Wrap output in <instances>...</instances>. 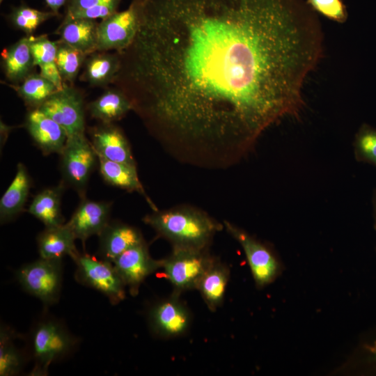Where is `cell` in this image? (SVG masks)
Here are the masks:
<instances>
[{"instance_id": "cell-3", "label": "cell", "mask_w": 376, "mask_h": 376, "mask_svg": "<svg viewBox=\"0 0 376 376\" xmlns=\"http://www.w3.org/2000/svg\"><path fill=\"white\" fill-rule=\"evenodd\" d=\"M76 338L64 324L53 318H44L31 329L29 350L34 361L31 375H46L49 366L68 356L77 345Z\"/></svg>"}, {"instance_id": "cell-24", "label": "cell", "mask_w": 376, "mask_h": 376, "mask_svg": "<svg viewBox=\"0 0 376 376\" xmlns=\"http://www.w3.org/2000/svg\"><path fill=\"white\" fill-rule=\"evenodd\" d=\"M88 109L92 118L104 123H113L123 118L132 107L127 95L119 88H108L90 102Z\"/></svg>"}, {"instance_id": "cell-19", "label": "cell", "mask_w": 376, "mask_h": 376, "mask_svg": "<svg viewBox=\"0 0 376 376\" xmlns=\"http://www.w3.org/2000/svg\"><path fill=\"white\" fill-rule=\"evenodd\" d=\"M1 67L6 79L18 84L29 76L34 68V61L29 44V36H26L4 49L1 54Z\"/></svg>"}, {"instance_id": "cell-20", "label": "cell", "mask_w": 376, "mask_h": 376, "mask_svg": "<svg viewBox=\"0 0 376 376\" xmlns=\"http://www.w3.org/2000/svg\"><path fill=\"white\" fill-rule=\"evenodd\" d=\"M75 235L66 224L45 228L37 237L40 258L62 259L70 256L72 258L79 253L75 246Z\"/></svg>"}, {"instance_id": "cell-30", "label": "cell", "mask_w": 376, "mask_h": 376, "mask_svg": "<svg viewBox=\"0 0 376 376\" xmlns=\"http://www.w3.org/2000/svg\"><path fill=\"white\" fill-rule=\"evenodd\" d=\"M29 44L35 65L55 62L58 41H52L47 36H29Z\"/></svg>"}, {"instance_id": "cell-10", "label": "cell", "mask_w": 376, "mask_h": 376, "mask_svg": "<svg viewBox=\"0 0 376 376\" xmlns=\"http://www.w3.org/2000/svg\"><path fill=\"white\" fill-rule=\"evenodd\" d=\"M139 26V14L132 1L129 8L102 19L97 25V51L119 52L133 41Z\"/></svg>"}, {"instance_id": "cell-38", "label": "cell", "mask_w": 376, "mask_h": 376, "mask_svg": "<svg viewBox=\"0 0 376 376\" xmlns=\"http://www.w3.org/2000/svg\"><path fill=\"white\" fill-rule=\"evenodd\" d=\"M374 357L376 359V351H374Z\"/></svg>"}, {"instance_id": "cell-33", "label": "cell", "mask_w": 376, "mask_h": 376, "mask_svg": "<svg viewBox=\"0 0 376 376\" xmlns=\"http://www.w3.org/2000/svg\"><path fill=\"white\" fill-rule=\"evenodd\" d=\"M120 1L121 0H105L92 8L65 16L95 20L97 19H102L116 13Z\"/></svg>"}, {"instance_id": "cell-17", "label": "cell", "mask_w": 376, "mask_h": 376, "mask_svg": "<svg viewBox=\"0 0 376 376\" xmlns=\"http://www.w3.org/2000/svg\"><path fill=\"white\" fill-rule=\"evenodd\" d=\"M97 25L95 19L65 16L56 33L62 42L88 55L97 51Z\"/></svg>"}, {"instance_id": "cell-12", "label": "cell", "mask_w": 376, "mask_h": 376, "mask_svg": "<svg viewBox=\"0 0 376 376\" xmlns=\"http://www.w3.org/2000/svg\"><path fill=\"white\" fill-rule=\"evenodd\" d=\"M113 264L132 295L138 294L143 281L160 268V261L152 258L145 242L119 255Z\"/></svg>"}, {"instance_id": "cell-18", "label": "cell", "mask_w": 376, "mask_h": 376, "mask_svg": "<svg viewBox=\"0 0 376 376\" xmlns=\"http://www.w3.org/2000/svg\"><path fill=\"white\" fill-rule=\"evenodd\" d=\"M31 183L26 167L21 162L18 163L16 174L0 200L1 224L13 221L24 211Z\"/></svg>"}, {"instance_id": "cell-4", "label": "cell", "mask_w": 376, "mask_h": 376, "mask_svg": "<svg viewBox=\"0 0 376 376\" xmlns=\"http://www.w3.org/2000/svg\"><path fill=\"white\" fill-rule=\"evenodd\" d=\"M215 260L207 249L173 247L167 258L159 260L160 268L175 292L196 290L205 272Z\"/></svg>"}, {"instance_id": "cell-34", "label": "cell", "mask_w": 376, "mask_h": 376, "mask_svg": "<svg viewBox=\"0 0 376 376\" xmlns=\"http://www.w3.org/2000/svg\"><path fill=\"white\" fill-rule=\"evenodd\" d=\"M40 74L53 84L58 90L63 88L65 82L63 81L59 70L55 62L46 63L39 66Z\"/></svg>"}, {"instance_id": "cell-32", "label": "cell", "mask_w": 376, "mask_h": 376, "mask_svg": "<svg viewBox=\"0 0 376 376\" xmlns=\"http://www.w3.org/2000/svg\"><path fill=\"white\" fill-rule=\"evenodd\" d=\"M355 149L359 156L376 166V130L362 126L356 136Z\"/></svg>"}, {"instance_id": "cell-6", "label": "cell", "mask_w": 376, "mask_h": 376, "mask_svg": "<svg viewBox=\"0 0 376 376\" xmlns=\"http://www.w3.org/2000/svg\"><path fill=\"white\" fill-rule=\"evenodd\" d=\"M62 259L40 258L16 272L22 288L46 304L58 301L62 285Z\"/></svg>"}, {"instance_id": "cell-31", "label": "cell", "mask_w": 376, "mask_h": 376, "mask_svg": "<svg viewBox=\"0 0 376 376\" xmlns=\"http://www.w3.org/2000/svg\"><path fill=\"white\" fill-rule=\"evenodd\" d=\"M306 3L315 12L338 23L346 22L348 16L343 0H306Z\"/></svg>"}, {"instance_id": "cell-1", "label": "cell", "mask_w": 376, "mask_h": 376, "mask_svg": "<svg viewBox=\"0 0 376 376\" xmlns=\"http://www.w3.org/2000/svg\"><path fill=\"white\" fill-rule=\"evenodd\" d=\"M132 1L138 29L113 84L176 157L232 165L299 115L324 43L305 0Z\"/></svg>"}, {"instance_id": "cell-22", "label": "cell", "mask_w": 376, "mask_h": 376, "mask_svg": "<svg viewBox=\"0 0 376 376\" xmlns=\"http://www.w3.org/2000/svg\"><path fill=\"white\" fill-rule=\"evenodd\" d=\"M84 65L80 79L91 86H104L113 82L120 69V57L118 52L96 51L87 56Z\"/></svg>"}, {"instance_id": "cell-35", "label": "cell", "mask_w": 376, "mask_h": 376, "mask_svg": "<svg viewBox=\"0 0 376 376\" xmlns=\"http://www.w3.org/2000/svg\"><path fill=\"white\" fill-rule=\"evenodd\" d=\"M105 0H68L65 15L92 8Z\"/></svg>"}, {"instance_id": "cell-8", "label": "cell", "mask_w": 376, "mask_h": 376, "mask_svg": "<svg viewBox=\"0 0 376 376\" xmlns=\"http://www.w3.org/2000/svg\"><path fill=\"white\" fill-rule=\"evenodd\" d=\"M38 109L58 123L68 137L84 133L83 96L77 89L66 83L62 89L53 93Z\"/></svg>"}, {"instance_id": "cell-36", "label": "cell", "mask_w": 376, "mask_h": 376, "mask_svg": "<svg viewBox=\"0 0 376 376\" xmlns=\"http://www.w3.org/2000/svg\"><path fill=\"white\" fill-rule=\"evenodd\" d=\"M51 11L55 13L56 15L58 14V11L62 6H63L68 0H45Z\"/></svg>"}, {"instance_id": "cell-9", "label": "cell", "mask_w": 376, "mask_h": 376, "mask_svg": "<svg viewBox=\"0 0 376 376\" xmlns=\"http://www.w3.org/2000/svg\"><path fill=\"white\" fill-rule=\"evenodd\" d=\"M224 226L241 245L256 285L261 288L273 282L279 273L280 266L270 250L229 221H224Z\"/></svg>"}, {"instance_id": "cell-21", "label": "cell", "mask_w": 376, "mask_h": 376, "mask_svg": "<svg viewBox=\"0 0 376 376\" xmlns=\"http://www.w3.org/2000/svg\"><path fill=\"white\" fill-rule=\"evenodd\" d=\"M65 185H59L47 187L38 193L28 208L29 214L40 221L45 228L64 224L61 213V199Z\"/></svg>"}, {"instance_id": "cell-26", "label": "cell", "mask_w": 376, "mask_h": 376, "mask_svg": "<svg viewBox=\"0 0 376 376\" xmlns=\"http://www.w3.org/2000/svg\"><path fill=\"white\" fill-rule=\"evenodd\" d=\"M13 86L18 95L31 109H38L53 93L58 91L40 73H31L23 81Z\"/></svg>"}, {"instance_id": "cell-27", "label": "cell", "mask_w": 376, "mask_h": 376, "mask_svg": "<svg viewBox=\"0 0 376 376\" xmlns=\"http://www.w3.org/2000/svg\"><path fill=\"white\" fill-rule=\"evenodd\" d=\"M16 334L7 327L0 331V375H16L22 370L24 357L14 343Z\"/></svg>"}, {"instance_id": "cell-7", "label": "cell", "mask_w": 376, "mask_h": 376, "mask_svg": "<svg viewBox=\"0 0 376 376\" xmlns=\"http://www.w3.org/2000/svg\"><path fill=\"white\" fill-rule=\"evenodd\" d=\"M72 260L76 265L75 277L79 283L99 291L112 304L125 298V285L113 263L80 253Z\"/></svg>"}, {"instance_id": "cell-37", "label": "cell", "mask_w": 376, "mask_h": 376, "mask_svg": "<svg viewBox=\"0 0 376 376\" xmlns=\"http://www.w3.org/2000/svg\"><path fill=\"white\" fill-rule=\"evenodd\" d=\"M0 127H1V148H2V146H3L4 144L6 143L8 138L9 134L13 129V127L6 125L3 122H2V120H1Z\"/></svg>"}, {"instance_id": "cell-11", "label": "cell", "mask_w": 376, "mask_h": 376, "mask_svg": "<svg viewBox=\"0 0 376 376\" xmlns=\"http://www.w3.org/2000/svg\"><path fill=\"white\" fill-rule=\"evenodd\" d=\"M174 293L154 304L148 314L149 327L158 337L169 338L182 336L188 330L191 315L187 307Z\"/></svg>"}, {"instance_id": "cell-15", "label": "cell", "mask_w": 376, "mask_h": 376, "mask_svg": "<svg viewBox=\"0 0 376 376\" xmlns=\"http://www.w3.org/2000/svg\"><path fill=\"white\" fill-rule=\"evenodd\" d=\"M111 203L106 201H81L70 219L65 223L77 239L84 243L93 235H99L110 222Z\"/></svg>"}, {"instance_id": "cell-2", "label": "cell", "mask_w": 376, "mask_h": 376, "mask_svg": "<svg viewBox=\"0 0 376 376\" xmlns=\"http://www.w3.org/2000/svg\"><path fill=\"white\" fill-rule=\"evenodd\" d=\"M143 221L173 247L207 249L215 234L224 227L205 212L187 206L153 210Z\"/></svg>"}, {"instance_id": "cell-39", "label": "cell", "mask_w": 376, "mask_h": 376, "mask_svg": "<svg viewBox=\"0 0 376 376\" xmlns=\"http://www.w3.org/2000/svg\"><path fill=\"white\" fill-rule=\"evenodd\" d=\"M3 1V0H0V2L2 3Z\"/></svg>"}, {"instance_id": "cell-5", "label": "cell", "mask_w": 376, "mask_h": 376, "mask_svg": "<svg viewBox=\"0 0 376 376\" xmlns=\"http://www.w3.org/2000/svg\"><path fill=\"white\" fill-rule=\"evenodd\" d=\"M62 182L86 197V187L98 160L97 155L85 134L69 136L59 155Z\"/></svg>"}, {"instance_id": "cell-28", "label": "cell", "mask_w": 376, "mask_h": 376, "mask_svg": "<svg viewBox=\"0 0 376 376\" xmlns=\"http://www.w3.org/2000/svg\"><path fill=\"white\" fill-rule=\"evenodd\" d=\"M87 56L61 40L58 41L55 63L65 82L75 81Z\"/></svg>"}, {"instance_id": "cell-14", "label": "cell", "mask_w": 376, "mask_h": 376, "mask_svg": "<svg viewBox=\"0 0 376 376\" xmlns=\"http://www.w3.org/2000/svg\"><path fill=\"white\" fill-rule=\"evenodd\" d=\"M90 135L97 157L136 167L129 142L118 126L101 123L91 130Z\"/></svg>"}, {"instance_id": "cell-16", "label": "cell", "mask_w": 376, "mask_h": 376, "mask_svg": "<svg viewBox=\"0 0 376 376\" xmlns=\"http://www.w3.org/2000/svg\"><path fill=\"white\" fill-rule=\"evenodd\" d=\"M98 237L99 256L111 263L124 251L145 242L136 228L120 222H109Z\"/></svg>"}, {"instance_id": "cell-13", "label": "cell", "mask_w": 376, "mask_h": 376, "mask_svg": "<svg viewBox=\"0 0 376 376\" xmlns=\"http://www.w3.org/2000/svg\"><path fill=\"white\" fill-rule=\"evenodd\" d=\"M24 127L43 155H60L68 136L55 120L38 109H31L26 115Z\"/></svg>"}, {"instance_id": "cell-23", "label": "cell", "mask_w": 376, "mask_h": 376, "mask_svg": "<svg viewBox=\"0 0 376 376\" xmlns=\"http://www.w3.org/2000/svg\"><path fill=\"white\" fill-rule=\"evenodd\" d=\"M97 157L100 173L104 182L130 192H138L145 198L153 210H157L144 190L136 167Z\"/></svg>"}, {"instance_id": "cell-29", "label": "cell", "mask_w": 376, "mask_h": 376, "mask_svg": "<svg viewBox=\"0 0 376 376\" xmlns=\"http://www.w3.org/2000/svg\"><path fill=\"white\" fill-rule=\"evenodd\" d=\"M56 15L52 11H41L22 5L13 9L9 15V20L15 28L26 36H31L40 24Z\"/></svg>"}, {"instance_id": "cell-25", "label": "cell", "mask_w": 376, "mask_h": 376, "mask_svg": "<svg viewBox=\"0 0 376 376\" xmlns=\"http://www.w3.org/2000/svg\"><path fill=\"white\" fill-rule=\"evenodd\" d=\"M229 274L228 267L215 259L201 278L196 290L210 310L214 311L222 304Z\"/></svg>"}]
</instances>
